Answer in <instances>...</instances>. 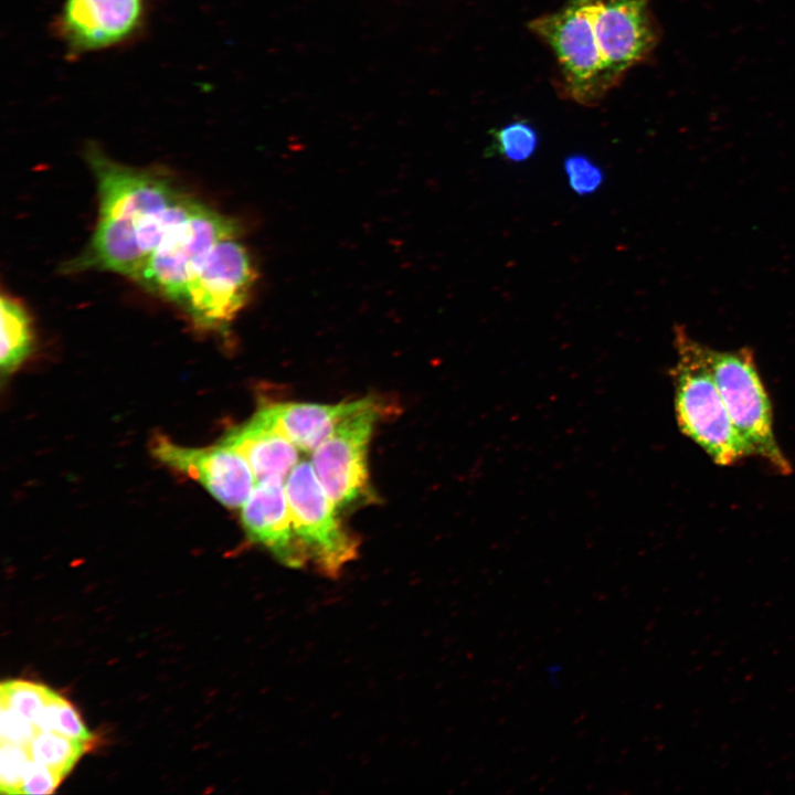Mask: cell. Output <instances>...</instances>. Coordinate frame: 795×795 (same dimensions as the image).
Masks as SVG:
<instances>
[{"label":"cell","instance_id":"obj_10","mask_svg":"<svg viewBox=\"0 0 795 795\" xmlns=\"http://www.w3.org/2000/svg\"><path fill=\"white\" fill-rule=\"evenodd\" d=\"M148 0H64L53 29L71 56L117 47L140 35Z\"/></svg>","mask_w":795,"mask_h":795},{"label":"cell","instance_id":"obj_9","mask_svg":"<svg viewBox=\"0 0 795 795\" xmlns=\"http://www.w3.org/2000/svg\"><path fill=\"white\" fill-rule=\"evenodd\" d=\"M85 153L96 179L97 220L138 224L186 195L169 178L121 165L96 145H88Z\"/></svg>","mask_w":795,"mask_h":795},{"label":"cell","instance_id":"obj_11","mask_svg":"<svg viewBox=\"0 0 795 795\" xmlns=\"http://www.w3.org/2000/svg\"><path fill=\"white\" fill-rule=\"evenodd\" d=\"M150 451L156 459L197 480L227 508H241L256 485L247 460L221 441L212 446L189 447L157 435Z\"/></svg>","mask_w":795,"mask_h":795},{"label":"cell","instance_id":"obj_7","mask_svg":"<svg viewBox=\"0 0 795 795\" xmlns=\"http://www.w3.org/2000/svg\"><path fill=\"white\" fill-rule=\"evenodd\" d=\"M199 202L184 195L141 223L97 220L85 250L66 264L67 272L108 271L130 277L168 232L192 214Z\"/></svg>","mask_w":795,"mask_h":795},{"label":"cell","instance_id":"obj_16","mask_svg":"<svg viewBox=\"0 0 795 795\" xmlns=\"http://www.w3.org/2000/svg\"><path fill=\"white\" fill-rule=\"evenodd\" d=\"M0 365L3 374L14 372L28 358L33 346L31 319L24 306L2 294Z\"/></svg>","mask_w":795,"mask_h":795},{"label":"cell","instance_id":"obj_17","mask_svg":"<svg viewBox=\"0 0 795 795\" xmlns=\"http://www.w3.org/2000/svg\"><path fill=\"white\" fill-rule=\"evenodd\" d=\"M91 741L70 739L62 734L39 730L28 745L30 756L65 777L80 757L89 749Z\"/></svg>","mask_w":795,"mask_h":795},{"label":"cell","instance_id":"obj_20","mask_svg":"<svg viewBox=\"0 0 795 795\" xmlns=\"http://www.w3.org/2000/svg\"><path fill=\"white\" fill-rule=\"evenodd\" d=\"M36 727L41 731H50L70 739L91 741L93 735L86 729L75 708L54 691L45 706Z\"/></svg>","mask_w":795,"mask_h":795},{"label":"cell","instance_id":"obj_22","mask_svg":"<svg viewBox=\"0 0 795 795\" xmlns=\"http://www.w3.org/2000/svg\"><path fill=\"white\" fill-rule=\"evenodd\" d=\"M564 170L570 188L580 195L594 193L604 179L602 169L583 155L568 157Z\"/></svg>","mask_w":795,"mask_h":795},{"label":"cell","instance_id":"obj_13","mask_svg":"<svg viewBox=\"0 0 795 795\" xmlns=\"http://www.w3.org/2000/svg\"><path fill=\"white\" fill-rule=\"evenodd\" d=\"M241 522L248 538L265 547L284 565L301 568L309 562L295 530L285 481L256 483L241 507Z\"/></svg>","mask_w":795,"mask_h":795},{"label":"cell","instance_id":"obj_19","mask_svg":"<svg viewBox=\"0 0 795 795\" xmlns=\"http://www.w3.org/2000/svg\"><path fill=\"white\" fill-rule=\"evenodd\" d=\"M0 692L2 704L13 709L35 725L54 693L46 686L28 680L3 681Z\"/></svg>","mask_w":795,"mask_h":795},{"label":"cell","instance_id":"obj_21","mask_svg":"<svg viewBox=\"0 0 795 795\" xmlns=\"http://www.w3.org/2000/svg\"><path fill=\"white\" fill-rule=\"evenodd\" d=\"M0 786L3 794H20L24 772L32 760L28 746L1 742Z\"/></svg>","mask_w":795,"mask_h":795},{"label":"cell","instance_id":"obj_15","mask_svg":"<svg viewBox=\"0 0 795 795\" xmlns=\"http://www.w3.org/2000/svg\"><path fill=\"white\" fill-rule=\"evenodd\" d=\"M221 442L247 460L256 483L286 481L299 463V449L257 411L245 423L230 428Z\"/></svg>","mask_w":795,"mask_h":795},{"label":"cell","instance_id":"obj_14","mask_svg":"<svg viewBox=\"0 0 795 795\" xmlns=\"http://www.w3.org/2000/svg\"><path fill=\"white\" fill-rule=\"evenodd\" d=\"M371 399L337 404L271 403L262 405L257 412L299 451L311 453L346 417L365 406Z\"/></svg>","mask_w":795,"mask_h":795},{"label":"cell","instance_id":"obj_8","mask_svg":"<svg viewBox=\"0 0 795 795\" xmlns=\"http://www.w3.org/2000/svg\"><path fill=\"white\" fill-rule=\"evenodd\" d=\"M382 407L372 398L311 452L314 471L338 509L350 506L369 491L368 453Z\"/></svg>","mask_w":795,"mask_h":795},{"label":"cell","instance_id":"obj_1","mask_svg":"<svg viewBox=\"0 0 795 795\" xmlns=\"http://www.w3.org/2000/svg\"><path fill=\"white\" fill-rule=\"evenodd\" d=\"M677 361L670 374L677 424L720 466L746 457L704 356V344L675 329Z\"/></svg>","mask_w":795,"mask_h":795},{"label":"cell","instance_id":"obj_6","mask_svg":"<svg viewBox=\"0 0 795 795\" xmlns=\"http://www.w3.org/2000/svg\"><path fill=\"white\" fill-rule=\"evenodd\" d=\"M295 526L309 561L327 575L338 574L357 555L359 541L344 528L314 468L299 462L285 481Z\"/></svg>","mask_w":795,"mask_h":795},{"label":"cell","instance_id":"obj_12","mask_svg":"<svg viewBox=\"0 0 795 795\" xmlns=\"http://www.w3.org/2000/svg\"><path fill=\"white\" fill-rule=\"evenodd\" d=\"M651 0H594V28L604 65L606 89L656 47L659 29Z\"/></svg>","mask_w":795,"mask_h":795},{"label":"cell","instance_id":"obj_3","mask_svg":"<svg viewBox=\"0 0 795 795\" xmlns=\"http://www.w3.org/2000/svg\"><path fill=\"white\" fill-rule=\"evenodd\" d=\"M240 232L236 220L202 203L168 232L130 278L149 293L180 305L213 247Z\"/></svg>","mask_w":795,"mask_h":795},{"label":"cell","instance_id":"obj_24","mask_svg":"<svg viewBox=\"0 0 795 795\" xmlns=\"http://www.w3.org/2000/svg\"><path fill=\"white\" fill-rule=\"evenodd\" d=\"M64 777L50 767L31 760L22 780L20 794H51Z\"/></svg>","mask_w":795,"mask_h":795},{"label":"cell","instance_id":"obj_2","mask_svg":"<svg viewBox=\"0 0 795 795\" xmlns=\"http://www.w3.org/2000/svg\"><path fill=\"white\" fill-rule=\"evenodd\" d=\"M704 356L746 456L788 475L792 466L774 435L771 401L752 351H720L704 344Z\"/></svg>","mask_w":795,"mask_h":795},{"label":"cell","instance_id":"obj_18","mask_svg":"<svg viewBox=\"0 0 795 795\" xmlns=\"http://www.w3.org/2000/svg\"><path fill=\"white\" fill-rule=\"evenodd\" d=\"M490 134L492 138L486 148V156L500 157L511 162L528 160L539 142L537 130L524 120L509 123Z\"/></svg>","mask_w":795,"mask_h":795},{"label":"cell","instance_id":"obj_5","mask_svg":"<svg viewBox=\"0 0 795 795\" xmlns=\"http://www.w3.org/2000/svg\"><path fill=\"white\" fill-rule=\"evenodd\" d=\"M529 29L553 50L574 100L591 105L607 91L594 28V0H569L560 10L530 21Z\"/></svg>","mask_w":795,"mask_h":795},{"label":"cell","instance_id":"obj_23","mask_svg":"<svg viewBox=\"0 0 795 795\" xmlns=\"http://www.w3.org/2000/svg\"><path fill=\"white\" fill-rule=\"evenodd\" d=\"M38 731L35 724L1 703V742L28 746Z\"/></svg>","mask_w":795,"mask_h":795},{"label":"cell","instance_id":"obj_4","mask_svg":"<svg viewBox=\"0 0 795 795\" xmlns=\"http://www.w3.org/2000/svg\"><path fill=\"white\" fill-rule=\"evenodd\" d=\"M257 277L237 236L220 241L189 284L180 306L193 325L223 331L246 305Z\"/></svg>","mask_w":795,"mask_h":795}]
</instances>
